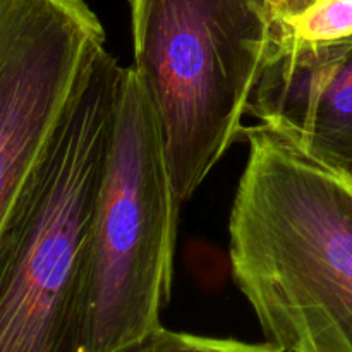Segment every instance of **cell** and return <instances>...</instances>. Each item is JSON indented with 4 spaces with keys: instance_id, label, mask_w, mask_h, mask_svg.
Returning <instances> with one entry per match:
<instances>
[{
    "instance_id": "cell-1",
    "label": "cell",
    "mask_w": 352,
    "mask_h": 352,
    "mask_svg": "<svg viewBox=\"0 0 352 352\" xmlns=\"http://www.w3.org/2000/svg\"><path fill=\"white\" fill-rule=\"evenodd\" d=\"M250 144L229 220L237 289L282 352H352V168L272 127Z\"/></svg>"
},
{
    "instance_id": "cell-2",
    "label": "cell",
    "mask_w": 352,
    "mask_h": 352,
    "mask_svg": "<svg viewBox=\"0 0 352 352\" xmlns=\"http://www.w3.org/2000/svg\"><path fill=\"white\" fill-rule=\"evenodd\" d=\"M120 71L102 50L0 236V352H85L91 234Z\"/></svg>"
},
{
    "instance_id": "cell-3",
    "label": "cell",
    "mask_w": 352,
    "mask_h": 352,
    "mask_svg": "<svg viewBox=\"0 0 352 352\" xmlns=\"http://www.w3.org/2000/svg\"><path fill=\"white\" fill-rule=\"evenodd\" d=\"M134 72L186 203L236 141L282 33L275 0H129Z\"/></svg>"
},
{
    "instance_id": "cell-4",
    "label": "cell",
    "mask_w": 352,
    "mask_h": 352,
    "mask_svg": "<svg viewBox=\"0 0 352 352\" xmlns=\"http://www.w3.org/2000/svg\"><path fill=\"white\" fill-rule=\"evenodd\" d=\"M181 205L153 102L122 67L91 234L85 352H119L164 327Z\"/></svg>"
},
{
    "instance_id": "cell-5",
    "label": "cell",
    "mask_w": 352,
    "mask_h": 352,
    "mask_svg": "<svg viewBox=\"0 0 352 352\" xmlns=\"http://www.w3.org/2000/svg\"><path fill=\"white\" fill-rule=\"evenodd\" d=\"M105 40L85 0H0V236Z\"/></svg>"
},
{
    "instance_id": "cell-6",
    "label": "cell",
    "mask_w": 352,
    "mask_h": 352,
    "mask_svg": "<svg viewBox=\"0 0 352 352\" xmlns=\"http://www.w3.org/2000/svg\"><path fill=\"white\" fill-rule=\"evenodd\" d=\"M248 113L313 157L352 168V40L302 43L282 31Z\"/></svg>"
},
{
    "instance_id": "cell-7",
    "label": "cell",
    "mask_w": 352,
    "mask_h": 352,
    "mask_svg": "<svg viewBox=\"0 0 352 352\" xmlns=\"http://www.w3.org/2000/svg\"><path fill=\"white\" fill-rule=\"evenodd\" d=\"M282 31L302 43L352 40V0H318L302 16L282 23Z\"/></svg>"
},
{
    "instance_id": "cell-8",
    "label": "cell",
    "mask_w": 352,
    "mask_h": 352,
    "mask_svg": "<svg viewBox=\"0 0 352 352\" xmlns=\"http://www.w3.org/2000/svg\"><path fill=\"white\" fill-rule=\"evenodd\" d=\"M119 352H282L268 344L244 342L237 339H219L196 333L174 332V330L158 329L134 346Z\"/></svg>"
},
{
    "instance_id": "cell-9",
    "label": "cell",
    "mask_w": 352,
    "mask_h": 352,
    "mask_svg": "<svg viewBox=\"0 0 352 352\" xmlns=\"http://www.w3.org/2000/svg\"><path fill=\"white\" fill-rule=\"evenodd\" d=\"M318 0H275V7H277V16L282 23H289V21L296 19V17L302 16L309 7H313Z\"/></svg>"
}]
</instances>
